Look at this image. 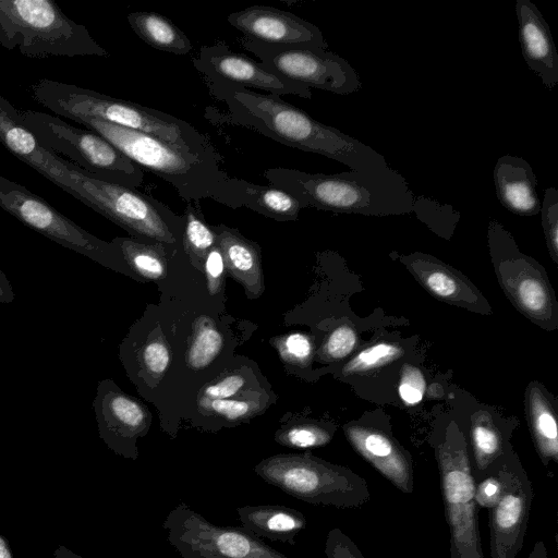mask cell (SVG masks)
Returning <instances> with one entry per match:
<instances>
[{
	"mask_svg": "<svg viewBox=\"0 0 558 558\" xmlns=\"http://www.w3.org/2000/svg\"><path fill=\"white\" fill-rule=\"evenodd\" d=\"M228 109L230 123L252 129L280 144L349 166L352 170L387 166L385 157L360 140L328 126L279 96L223 81H206Z\"/></svg>",
	"mask_w": 558,
	"mask_h": 558,
	"instance_id": "obj_1",
	"label": "cell"
},
{
	"mask_svg": "<svg viewBox=\"0 0 558 558\" xmlns=\"http://www.w3.org/2000/svg\"><path fill=\"white\" fill-rule=\"evenodd\" d=\"M268 182L296 198L304 208L367 216L412 211L414 194L402 174L388 165L336 174L269 168Z\"/></svg>",
	"mask_w": 558,
	"mask_h": 558,
	"instance_id": "obj_2",
	"label": "cell"
},
{
	"mask_svg": "<svg viewBox=\"0 0 558 558\" xmlns=\"http://www.w3.org/2000/svg\"><path fill=\"white\" fill-rule=\"evenodd\" d=\"M29 92L36 102L73 121L93 117L195 154H217L207 137L189 122L154 108L49 78L38 80Z\"/></svg>",
	"mask_w": 558,
	"mask_h": 558,
	"instance_id": "obj_3",
	"label": "cell"
},
{
	"mask_svg": "<svg viewBox=\"0 0 558 558\" xmlns=\"http://www.w3.org/2000/svg\"><path fill=\"white\" fill-rule=\"evenodd\" d=\"M75 122L98 133L137 166L172 185L183 201L197 203L211 198L219 202L229 175L220 169L218 154H195L93 117H82Z\"/></svg>",
	"mask_w": 558,
	"mask_h": 558,
	"instance_id": "obj_4",
	"label": "cell"
},
{
	"mask_svg": "<svg viewBox=\"0 0 558 558\" xmlns=\"http://www.w3.org/2000/svg\"><path fill=\"white\" fill-rule=\"evenodd\" d=\"M0 46L28 58L109 54L52 0H0Z\"/></svg>",
	"mask_w": 558,
	"mask_h": 558,
	"instance_id": "obj_5",
	"label": "cell"
},
{
	"mask_svg": "<svg viewBox=\"0 0 558 558\" xmlns=\"http://www.w3.org/2000/svg\"><path fill=\"white\" fill-rule=\"evenodd\" d=\"M70 182L63 190L134 238L174 245L182 238L183 216L136 189L88 175L68 161Z\"/></svg>",
	"mask_w": 558,
	"mask_h": 558,
	"instance_id": "obj_6",
	"label": "cell"
},
{
	"mask_svg": "<svg viewBox=\"0 0 558 558\" xmlns=\"http://www.w3.org/2000/svg\"><path fill=\"white\" fill-rule=\"evenodd\" d=\"M255 473L266 483L312 505L360 508L369 501L365 478L310 453H280L262 460Z\"/></svg>",
	"mask_w": 558,
	"mask_h": 558,
	"instance_id": "obj_7",
	"label": "cell"
},
{
	"mask_svg": "<svg viewBox=\"0 0 558 558\" xmlns=\"http://www.w3.org/2000/svg\"><path fill=\"white\" fill-rule=\"evenodd\" d=\"M435 457L449 526L450 558H484L470 450L458 425H448L435 445Z\"/></svg>",
	"mask_w": 558,
	"mask_h": 558,
	"instance_id": "obj_8",
	"label": "cell"
},
{
	"mask_svg": "<svg viewBox=\"0 0 558 558\" xmlns=\"http://www.w3.org/2000/svg\"><path fill=\"white\" fill-rule=\"evenodd\" d=\"M19 114L43 146L68 157L88 175L132 189L142 185L143 169L98 133L45 112L19 110Z\"/></svg>",
	"mask_w": 558,
	"mask_h": 558,
	"instance_id": "obj_9",
	"label": "cell"
},
{
	"mask_svg": "<svg viewBox=\"0 0 558 558\" xmlns=\"http://www.w3.org/2000/svg\"><path fill=\"white\" fill-rule=\"evenodd\" d=\"M488 247L499 284L511 303L542 328H557L558 305L543 267L521 253L510 232L494 219L488 225Z\"/></svg>",
	"mask_w": 558,
	"mask_h": 558,
	"instance_id": "obj_10",
	"label": "cell"
},
{
	"mask_svg": "<svg viewBox=\"0 0 558 558\" xmlns=\"http://www.w3.org/2000/svg\"><path fill=\"white\" fill-rule=\"evenodd\" d=\"M181 558H289L243 526H220L183 501L162 523Z\"/></svg>",
	"mask_w": 558,
	"mask_h": 558,
	"instance_id": "obj_11",
	"label": "cell"
},
{
	"mask_svg": "<svg viewBox=\"0 0 558 558\" xmlns=\"http://www.w3.org/2000/svg\"><path fill=\"white\" fill-rule=\"evenodd\" d=\"M0 207L32 230L102 265L122 257L113 243L90 234L46 199L1 174Z\"/></svg>",
	"mask_w": 558,
	"mask_h": 558,
	"instance_id": "obj_12",
	"label": "cell"
},
{
	"mask_svg": "<svg viewBox=\"0 0 558 558\" xmlns=\"http://www.w3.org/2000/svg\"><path fill=\"white\" fill-rule=\"evenodd\" d=\"M241 43L270 72L310 89L313 87L348 95L357 92L362 86L360 76L351 64L327 49L266 45L243 36Z\"/></svg>",
	"mask_w": 558,
	"mask_h": 558,
	"instance_id": "obj_13",
	"label": "cell"
},
{
	"mask_svg": "<svg viewBox=\"0 0 558 558\" xmlns=\"http://www.w3.org/2000/svg\"><path fill=\"white\" fill-rule=\"evenodd\" d=\"M494 472L501 492L497 504L489 509L490 558H517L526 534L533 486L513 452Z\"/></svg>",
	"mask_w": 558,
	"mask_h": 558,
	"instance_id": "obj_14",
	"label": "cell"
},
{
	"mask_svg": "<svg viewBox=\"0 0 558 558\" xmlns=\"http://www.w3.org/2000/svg\"><path fill=\"white\" fill-rule=\"evenodd\" d=\"M193 64L206 81H223L279 97L295 95L312 98L310 88L270 72L258 61L230 50L225 43L201 47Z\"/></svg>",
	"mask_w": 558,
	"mask_h": 558,
	"instance_id": "obj_15",
	"label": "cell"
},
{
	"mask_svg": "<svg viewBox=\"0 0 558 558\" xmlns=\"http://www.w3.org/2000/svg\"><path fill=\"white\" fill-rule=\"evenodd\" d=\"M243 37L266 45L327 49L322 31L313 23L268 5H252L228 15Z\"/></svg>",
	"mask_w": 558,
	"mask_h": 558,
	"instance_id": "obj_16",
	"label": "cell"
},
{
	"mask_svg": "<svg viewBox=\"0 0 558 558\" xmlns=\"http://www.w3.org/2000/svg\"><path fill=\"white\" fill-rule=\"evenodd\" d=\"M354 450L403 494L414 489L411 454L386 430L363 424L344 426Z\"/></svg>",
	"mask_w": 558,
	"mask_h": 558,
	"instance_id": "obj_17",
	"label": "cell"
},
{
	"mask_svg": "<svg viewBox=\"0 0 558 558\" xmlns=\"http://www.w3.org/2000/svg\"><path fill=\"white\" fill-rule=\"evenodd\" d=\"M0 144L54 185L64 190L70 182L68 160L48 150L24 124L16 109L0 94Z\"/></svg>",
	"mask_w": 558,
	"mask_h": 558,
	"instance_id": "obj_18",
	"label": "cell"
},
{
	"mask_svg": "<svg viewBox=\"0 0 558 558\" xmlns=\"http://www.w3.org/2000/svg\"><path fill=\"white\" fill-rule=\"evenodd\" d=\"M95 408L99 433L108 447L119 454L136 459L135 438L147 427L144 408L107 383L98 388Z\"/></svg>",
	"mask_w": 558,
	"mask_h": 558,
	"instance_id": "obj_19",
	"label": "cell"
},
{
	"mask_svg": "<svg viewBox=\"0 0 558 558\" xmlns=\"http://www.w3.org/2000/svg\"><path fill=\"white\" fill-rule=\"evenodd\" d=\"M401 260L435 298L469 311L492 313L488 302L475 286L439 259L428 254L413 253L402 256Z\"/></svg>",
	"mask_w": 558,
	"mask_h": 558,
	"instance_id": "obj_20",
	"label": "cell"
},
{
	"mask_svg": "<svg viewBox=\"0 0 558 558\" xmlns=\"http://www.w3.org/2000/svg\"><path fill=\"white\" fill-rule=\"evenodd\" d=\"M515 14L526 64L541 77L545 87L554 89L558 84V53L547 22L530 0H517Z\"/></svg>",
	"mask_w": 558,
	"mask_h": 558,
	"instance_id": "obj_21",
	"label": "cell"
},
{
	"mask_svg": "<svg viewBox=\"0 0 558 558\" xmlns=\"http://www.w3.org/2000/svg\"><path fill=\"white\" fill-rule=\"evenodd\" d=\"M231 208L247 207L275 220H296L304 206L292 195L271 184L228 177L219 202Z\"/></svg>",
	"mask_w": 558,
	"mask_h": 558,
	"instance_id": "obj_22",
	"label": "cell"
},
{
	"mask_svg": "<svg viewBox=\"0 0 558 558\" xmlns=\"http://www.w3.org/2000/svg\"><path fill=\"white\" fill-rule=\"evenodd\" d=\"M496 195L501 205L520 216L537 215L541 199L537 180L530 163L518 156H501L493 171Z\"/></svg>",
	"mask_w": 558,
	"mask_h": 558,
	"instance_id": "obj_23",
	"label": "cell"
},
{
	"mask_svg": "<svg viewBox=\"0 0 558 558\" xmlns=\"http://www.w3.org/2000/svg\"><path fill=\"white\" fill-rule=\"evenodd\" d=\"M213 228L228 272L245 288L247 294L259 296L264 291L259 246L234 228L225 225Z\"/></svg>",
	"mask_w": 558,
	"mask_h": 558,
	"instance_id": "obj_24",
	"label": "cell"
},
{
	"mask_svg": "<svg viewBox=\"0 0 558 558\" xmlns=\"http://www.w3.org/2000/svg\"><path fill=\"white\" fill-rule=\"evenodd\" d=\"M242 526L258 537L295 545V536L306 527L304 514L282 505L236 508Z\"/></svg>",
	"mask_w": 558,
	"mask_h": 558,
	"instance_id": "obj_25",
	"label": "cell"
},
{
	"mask_svg": "<svg viewBox=\"0 0 558 558\" xmlns=\"http://www.w3.org/2000/svg\"><path fill=\"white\" fill-rule=\"evenodd\" d=\"M470 439L472 471L477 483L494 473L510 448L489 413L483 411L471 421Z\"/></svg>",
	"mask_w": 558,
	"mask_h": 558,
	"instance_id": "obj_26",
	"label": "cell"
},
{
	"mask_svg": "<svg viewBox=\"0 0 558 558\" xmlns=\"http://www.w3.org/2000/svg\"><path fill=\"white\" fill-rule=\"evenodd\" d=\"M543 387L533 381L526 389L525 408L536 451L545 468L558 463V427L556 412Z\"/></svg>",
	"mask_w": 558,
	"mask_h": 558,
	"instance_id": "obj_27",
	"label": "cell"
},
{
	"mask_svg": "<svg viewBox=\"0 0 558 558\" xmlns=\"http://www.w3.org/2000/svg\"><path fill=\"white\" fill-rule=\"evenodd\" d=\"M134 33L147 45L173 54L192 50L187 35L171 20L156 12L136 11L126 16Z\"/></svg>",
	"mask_w": 558,
	"mask_h": 558,
	"instance_id": "obj_28",
	"label": "cell"
},
{
	"mask_svg": "<svg viewBox=\"0 0 558 558\" xmlns=\"http://www.w3.org/2000/svg\"><path fill=\"white\" fill-rule=\"evenodd\" d=\"M112 243L128 266L137 275L151 280L166 276L167 244L137 238H116Z\"/></svg>",
	"mask_w": 558,
	"mask_h": 558,
	"instance_id": "obj_29",
	"label": "cell"
},
{
	"mask_svg": "<svg viewBox=\"0 0 558 558\" xmlns=\"http://www.w3.org/2000/svg\"><path fill=\"white\" fill-rule=\"evenodd\" d=\"M182 244L191 263L198 269L204 266L208 252L217 244V234L196 203H187L183 213Z\"/></svg>",
	"mask_w": 558,
	"mask_h": 558,
	"instance_id": "obj_30",
	"label": "cell"
},
{
	"mask_svg": "<svg viewBox=\"0 0 558 558\" xmlns=\"http://www.w3.org/2000/svg\"><path fill=\"white\" fill-rule=\"evenodd\" d=\"M223 338L214 322L201 316L193 326L192 340L186 352V364L192 369L207 367L219 354Z\"/></svg>",
	"mask_w": 558,
	"mask_h": 558,
	"instance_id": "obj_31",
	"label": "cell"
},
{
	"mask_svg": "<svg viewBox=\"0 0 558 558\" xmlns=\"http://www.w3.org/2000/svg\"><path fill=\"white\" fill-rule=\"evenodd\" d=\"M404 354L403 348L395 342H377L360 351L342 368L344 376L363 374L387 365Z\"/></svg>",
	"mask_w": 558,
	"mask_h": 558,
	"instance_id": "obj_32",
	"label": "cell"
},
{
	"mask_svg": "<svg viewBox=\"0 0 558 558\" xmlns=\"http://www.w3.org/2000/svg\"><path fill=\"white\" fill-rule=\"evenodd\" d=\"M332 434L316 424H295L279 432L277 441L286 447L308 449L323 447L330 442Z\"/></svg>",
	"mask_w": 558,
	"mask_h": 558,
	"instance_id": "obj_33",
	"label": "cell"
},
{
	"mask_svg": "<svg viewBox=\"0 0 558 558\" xmlns=\"http://www.w3.org/2000/svg\"><path fill=\"white\" fill-rule=\"evenodd\" d=\"M412 211L417 218L427 223L435 231L439 228L451 229L460 218V213L456 211L448 204L425 196H415L413 199Z\"/></svg>",
	"mask_w": 558,
	"mask_h": 558,
	"instance_id": "obj_34",
	"label": "cell"
},
{
	"mask_svg": "<svg viewBox=\"0 0 558 558\" xmlns=\"http://www.w3.org/2000/svg\"><path fill=\"white\" fill-rule=\"evenodd\" d=\"M198 405L203 412L225 417L230 422L245 420L255 414L259 408V404L255 401L233 399H198Z\"/></svg>",
	"mask_w": 558,
	"mask_h": 558,
	"instance_id": "obj_35",
	"label": "cell"
},
{
	"mask_svg": "<svg viewBox=\"0 0 558 558\" xmlns=\"http://www.w3.org/2000/svg\"><path fill=\"white\" fill-rule=\"evenodd\" d=\"M542 226L547 247L555 263H558V191L547 187L541 202Z\"/></svg>",
	"mask_w": 558,
	"mask_h": 558,
	"instance_id": "obj_36",
	"label": "cell"
},
{
	"mask_svg": "<svg viewBox=\"0 0 558 558\" xmlns=\"http://www.w3.org/2000/svg\"><path fill=\"white\" fill-rule=\"evenodd\" d=\"M357 333L355 329L343 324L335 328L326 338L322 355L328 361H339L352 353L357 345Z\"/></svg>",
	"mask_w": 558,
	"mask_h": 558,
	"instance_id": "obj_37",
	"label": "cell"
},
{
	"mask_svg": "<svg viewBox=\"0 0 558 558\" xmlns=\"http://www.w3.org/2000/svg\"><path fill=\"white\" fill-rule=\"evenodd\" d=\"M426 391V379L422 371L411 364H403L400 373L398 392L407 405H414L422 401Z\"/></svg>",
	"mask_w": 558,
	"mask_h": 558,
	"instance_id": "obj_38",
	"label": "cell"
},
{
	"mask_svg": "<svg viewBox=\"0 0 558 558\" xmlns=\"http://www.w3.org/2000/svg\"><path fill=\"white\" fill-rule=\"evenodd\" d=\"M281 357L291 364L305 366L312 357L313 344L308 336L301 332H293L278 342Z\"/></svg>",
	"mask_w": 558,
	"mask_h": 558,
	"instance_id": "obj_39",
	"label": "cell"
},
{
	"mask_svg": "<svg viewBox=\"0 0 558 558\" xmlns=\"http://www.w3.org/2000/svg\"><path fill=\"white\" fill-rule=\"evenodd\" d=\"M142 362L145 371L154 377H161L169 364L170 352L161 338L149 340L142 351Z\"/></svg>",
	"mask_w": 558,
	"mask_h": 558,
	"instance_id": "obj_40",
	"label": "cell"
},
{
	"mask_svg": "<svg viewBox=\"0 0 558 558\" xmlns=\"http://www.w3.org/2000/svg\"><path fill=\"white\" fill-rule=\"evenodd\" d=\"M325 558H365L357 545L340 529H331L325 542Z\"/></svg>",
	"mask_w": 558,
	"mask_h": 558,
	"instance_id": "obj_41",
	"label": "cell"
},
{
	"mask_svg": "<svg viewBox=\"0 0 558 558\" xmlns=\"http://www.w3.org/2000/svg\"><path fill=\"white\" fill-rule=\"evenodd\" d=\"M245 385V378L240 374H232L222 379L205 386L198 399L217 400L230 399L235 396Z\"/></svg>",
	"mask_w": 558,
	"mask_h": 558,
	"instance_id": "obj_42",
	"label": "cell"
},
{
	"mask_svg": "<svg viewBox=\"0 0 558 558\" xmlns=\"http://www.w3.org/2000/svg\"><path fill=\"white\" fill-rule=\"evenodd\" d=\"M225 269L222 253L216 244L208 252L204 262L207 288L210 294H217L220 291L223 283Z\"/></svg>",
	"mask_w": 558,
	"mask_h": 558,
	"instance_id": "obj_43",
	"label": "cell"
},
{
	"mask_svg": "<svg viewBox=\"0 0 558 558\" xmlns=\"http://www.w3.org/2000/svg\"><path fill=\"white\" fill-rule=\"evenodd\" d=\"M500 492L501 484L495 472L475 483V502L477 507L490 509L497 504Z\"/></svg>",
	"mask_w": 558,
	"mask_h": 558,
	"instance_id": "obj_44",
	"label": "cell"
},
{
	"mask_svg": "<svg viewBox=\"0 0 558 558\" xmlns=\"http://www.w3.org/2000/svg\"><path fill=\"white\" fill-rule=\"evenodd\" d=\"M14 300V292L5 274L0 268V303H11Z\"/></svg>",
	"mask_w": 558,
	"mask_h": 558,
	"instance_id": "obj_45",
	"label": "cell"
},
{
	"mask_svg": "<svg viewBox=\"0 0 558 558\" xmlns=\"http://www.w3.org/2000/svg\"><path fill=\"white\" fill-rule=\"evenodd\" d=\"M526 558H548L545 543L543 541H537Z\"/></svg>",
	"mask_w": 558,
	"mask_h": 558,
	"instance_id": "obj_46",
	"label": "cell"
},
{
	"mask_svg": "<svg viewBox=\"0 0 558 558\" xmlns=\"http://www.w3.org/2000/svg\"><path fill=\"white\" fill-rule=\"evenodd\" d=\"M53 558H83L64 545H59L52 553Z\"/></svg>",
	"mask_w": 558,
	"mask_h": 558,
	"instance_id": "obj_47",
	"label": "cell"
},
{
	"mask_svg": "<svg viewBox=\"0 0 558 558\" xmlns=\"http://www.w3.org/2000/svg\"><path fill=\"white\" fill-rule=\"evenodd\" d=\"M0 558H14L9 541L0 534Z\"/></svg>",
	"mask_w": 558,
	"mask_h": 558,
	"instance_id": "obj_48",
	"label": "cell"
}]
</instances>
